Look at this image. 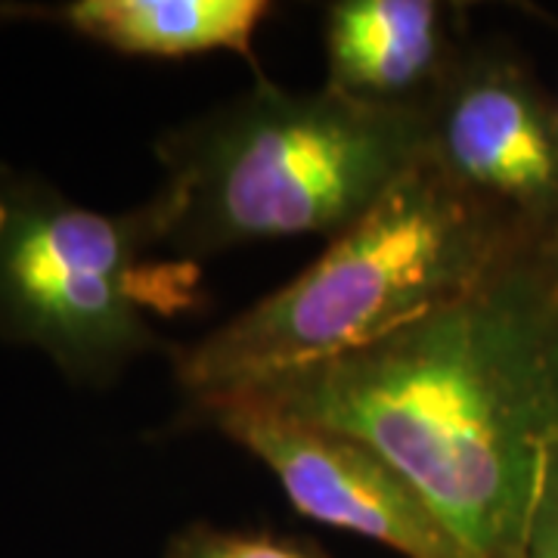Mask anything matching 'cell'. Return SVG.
Masks as SVG:
<instances>
[{
    "label": "cell",
    "instance_id": "obj_6",
    "mask_svg": "<svg viewBox=\"0 0 558 558\" xmlns=\"http://www.w3.org/2000/svg\"><path fill=\"white\" fill-rule=\"evenodd\" d=\"M183 416L258 457L307 519L376 539L403 558H478L413 481L357 438L255 400H218Z\"/></svg>",
    "mask_w": 558,
    "mask_h": 558
},
{
    "label": "cell",
    "instance_id": "obj_2",
    "mask_svg": "<svg viewBox=\"0 0 558 558\" xmlns=\"http://www.w3.org/2000/svg\"><path fill=\"white\" fill-rule=\"evenodd\" d=\"M531 245L425 156L307 270L171 354L186 410L354 354Z\"/></svg>",
    "mask_w": 558,
    "mask_h": 558
},
{
    "label": "cell",
    "instance_id": "obj_3",
    "mask_svg": "<svg viewBox=\"0 0 558 558\" xmlns=\"http://www.w3.org/2000/svg\"><path fill=\"white\" fill-rule=\"evenodd\" d=\"M425 109L258 81L159 140L161 248L202 260L248 242L332 240L425 159Z\"/></svg>",
    "mask_w": 558,
    "mask_h": 558
},
{
    "label": "cell",
    "instance_id": "obj_4",
    "mask_svg": "<svg viewBox=\"0 0 558 558\" xmlns=\"http://www.w3.org/2000/svg\"><path fill=\"white\" fill-rule=\"evenodd\" d=\"M161 240L156 196L106 215L0 165V339L38 348L72 381H112L159 348L149 311L171 314L196 286L153 264Z\"/></svg>",
    "mask_w": 558,
    "mask_h": 558
},
{
    "label": "cell",
    "instance_id": "obj_8",
    "mask_svg": "<svg viewBox=\"0 0 558 558\" xmlns=\"http://www.w3.org/2000/svg\"><path fill=\"white\" fill-rule=\"evenodd\" d=\"M270 13L264 0H75L44 10L47 20L119 53L178 60L227 50L248 65H255V35Z\"/></svg>",
    "mask_w": 558,
    "mask_h": 558
},
{
    "label": "cell",
    "instance_id": "obj_7",
    "mask_svg": "<svg viewBox=\"0 0 558 558\" xmlns=\"http://www.w3.org/2000/svg\"><path fill=\"white\" fill-rule=\"evenodd\" d=\"M462 44L435 0H339L326 10V87L395 109H428Z\"/></svg>",
    "mask_w": 558,
    "mask_h": 558
},
{
    "label": "cell",
    "instance_id": "obj_11",
    "mask_svg": "<svg viewBox=\"0 0 558 558\" xmlns=\"http://www.w3.org/2000/svg\"><path fill=\"white\" fill-rule=\"evenodd\" d=\"M556 119H558V100H556Z\"/></svg>",
    "mask_w": 558,
    "mask_h": 558
},
{
    "label": "cell",
    "instance_id": "obj_1",
    "mask_svg": "<svg viewBox=\"0 0 558 558\" xmlns=\"http://www.w3.org/2000/svg\"><path fill=\"white\" fill-rule=\"evenodd\" d=\"M223 400L357 438L475 556L524 558L543 462L558 444V245L524 248L354 354Z\"/></svg>",
    "mask_w": 558,
    "mask_h": 558
},
{
    "label": "cell",
    "instance_id": "obj_10",
    "mask_svg": "<svg viewBox=\"0 0 558 558\" xmlns=\"http://www.w3.org/2000/svg\"><path fill=\"white\" fill-rule=\"evenodd\" d=\"M524 558H558V444L543 462Z\"/></svg>",
    "mask_w": 558,
    "mask_h": 558
},
{
    "label": "cell",
    "instance_id": "obj_5",
    "mask_svg": "<svg viewBox=\"0 0 558 558\" xmlns=\"http://www.w3.org/2000/svg\"><path fill=\"white\" fill-rule=\"evenodd\" d=\"M425 156L524 236L558 245L556 100L515 50L462 44L425 109Z\"/></svg>",
    "mask_w": 558,
    "mask_h": 558
},
{
    "label": "cell",
    "instance_id": "obj_9",
    "mask_svg": "<svg viewBox=\"0 0 558 558\" xmlns=\"http://www.w3.org/2000/svg\"><path fill=\"white\" fill-rule=\"evenodd\" d=\"M165 558H323L295 539L264 531H227L211 524H190L178 531Z\"/></svg>",
    "mask_w": 558,
    "mask_h": 558
}]
</instances>
